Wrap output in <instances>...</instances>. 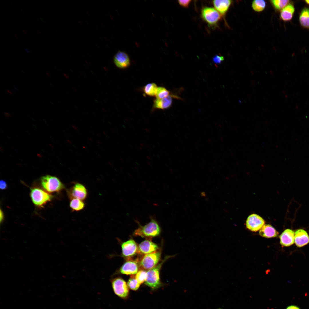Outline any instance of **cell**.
I'll return each instance as SVG.
<instances>
[{"label":"cell","instance_id":"cell-3","mask_svg":"<svg viewBox=\"0 0 309 309\" xmlns=\"http://www.w3.org/2000/svg\"><path fill=\"white\" fill-rule=\"evenodd\" d=\"M40 181L42 187L49 193L59 192L65 188L64 184L55 176L48 175L43 176Z\"/></svg>","mask_w":309,"mask_h":309},{"label":"cell","instance_id":"cell-9","mask_svg":"<svg viewBox=\"0 0 309 309\" xmlns=\"http://www.w3.org/2000/svg\"><path fill=\"white\" fill-rule=\"evenodd\" d=\"M263 219L259 215L253 214L247 217L246 224L247 227L251 231L256 232L260 230L264 225Z\"/></svg>","mask_w":309,"mask_h":309},{"label":"cell","instance_id":"cell-7","mask_svg":"<svg viewBox=\"0 0 309 309\" xmlns=\"http://www.w3.org/2000/svg\"><path fill=\"white\" fill-rule=\"evenodd\" d=\"M161 255L160 251H157L145 254L140 261V265L145 270H149L157 266L159 261Z\"/></svg>","mask_w":309,"mask_h":309},{"label":"cell","instance_id":"cell-2","mask_svg":"<svg viewBox=\"0 0 309 309\" xmlns=\"http://www.w3.org/2000/svg\"><path fill=\"white\" fill-rule=\"evenodd\" d=\"M170 256H167L160 263L147 272V277L145 284L153 290L157 289L161 285L159 273L163 263Z\"/></svg>","mask_w":309,"mask_h":309},{"label":"cell","instance_id":"cell-5","mask_svg":"<svg viewBox=\"0 0 309 309\" xmlns=\"http://www.w3.org/2000/svg\"><path fill=\"white\" fill-rule=\"evenodd\" d=\"M30 196L33 203L38 207L43 206L53 198L52 195L38 187L31 189Z\"/></svg>","mask_w":309,"mask_h":309},{"label":"cell","instance_id":"cell-17","mask_svg":"<svg viewBox=\"0 0 309 309\" xmlns=\"http://www.w3.org/2000/svg\"><path fill=\"white\" fill-rule=\"evenodd\" d=\"M215 9L222 16H224L231 3L230 0H215L212 1Z\"/></svg>","mask_w":309,"mask_h":309},{"label":"cell","instance_id":"cell-30","mask_svg":"<svg viewBox=\"0 0 309 309\" xmlns=\"http://www.w3.org/2000/svg\"><path fill=\"white\" fill-rule=\"evenodd\" d=\"M7 187V184L6 182L2 180L0 181V188L2 190L6 189Z\"/></svg>","mask_w":309,"mask_h":309},{"label":"cell","instance_id":"cell-32","mask_svg":"<svg viewBox=\"0 0 309 309\" xmlns=\"http://www.w3.org/2000/svg\"><path fill=\"white\" fill-rule=\"evenodd\" d=\"M286 309H300V308L295 306L292 305L288 307Z\"/></svg>","mask_w":309,"mask_h":309},{"label":"cell","instance_id":"cell-28","mask_svg":"<svg viewBox=\"0 0 309 309\" xmlns=\"http://www.w3.org/2000/svg\"><path fill=\"white\" fill-rule=\"evenodd\" d=\"M224 59L223 56L219 55H216L213 58V62L215 64H218L221 63Z\"/></svg>","mask_w":309,"mask_h":309},{"label":"cell","instance_id":"cell-31","mask_svg":"<svg viewBox=\"0 0 309 309\" xmlns=\"http://www.w3.org/2000/svg\"><path fill=\"white\" fill-rule=\"evenodd\" d=\"M4 219V215L3 213L1 210L0 209V223H1L3 221Z\"/></svg>","mask_w":309,"mask_h":309},{"label":"cell","instance_id":"cell-27","mask_svg":"<svg viewBox=\"0 0 309 309\" xmlns=\"http://www.w3.org/2000/svg\"><path fill=\"white\" fill-rule=\"evenodd\" d=\"M147 277V272L144 270H139L138 272L135 276V278L140 284L144 282H145Z\"/></svg>","mask_w":309,"mask_h":309},{"label":"cell","instance_id":"cell-21","mask_svg":"<svg viewBox=\"0 0 309 309\" xmlns=\"http://www.w3.org/2000/svg\"><path fill=\"white\" fill-rule=\"evenodd\" d=\"M70 207L73 211H79L85 207V204L83 200L76 198L70 199Z\"/></svg>","mask_w":309,"mask_h":309},{"label":"cell","instance_id":"cell-13","mask_svg":"<svg viewBox=\"0 0 309 309\" xmlns=\"http://www.w3.org/2000/svg\"><path fill=\"white\" fill-rule=\"evenodd\" d=\"M294 241L296 246L301 247L309 243V236L305 230L298 229L294 233Z\"/></svg>","mask_w":309,"mask_h":309},{"label":"cell","instance_id":"cell-8","mask_svg":"<svg viewBox=\"0 0 309 309\" xmlns=\"http://www.w3.org/2000/svg\"><path fill=\"white\" fill-rule=\"evenodd\" d=\"M68 194L70 199L76 198L82 200L86 199L88 191L86 187L82 184L75 183L67 191Z\"/></svg>","mask_w":309,"mask_h":309},{"label":"cell","instance_id":"cell-18","mask_svg":"<svg viewBox=\"0 0 309 309\" xmlns=\"http://www.w3.org/2000/svg\"><path fill=\"white\" fill-rule=\"evenodd\" d=\"M259 233L261 236L266 238L276 237L279 234L276 229L269 224L264 225L260 230Z\"/></svg>","mask_w":309,"mask_h":309},{"label":"cell","instance_id":"cell-4","mask_svg":"<svg viewBox=\"0 0 309 309\" xmlns=\"http://www.w3.org/2000/svg\"><path fill=\"white\" fill-rule=\"evenodd\" d=\"M201 16L209 26L214 27L217 26L222 15L214 8L205 7L202 9Z\"/></svg>","mask_w":309,"mask_h":309},{"label":"cell","instance_id":"cell-1","mask_svg":"<svg viewBox=\"0 0 309 309\" xmlns=\"http://www.w3.org/2000/svg\"><path fill=\"white\" fill-rule=\"evenodd\" d=\"M139 227L133 233L134 236L142 237H153L159 235L161 228L156 221L151 217L150 221L144 226L139 225Z\"/></svg>","mask_w":309,"mask_h":309},{"label":"cell","instance_id":"cell-16","mask_svg":"<svg viewBox=\"0 0 309 309\" xmlns=\"http://www.w3.org/2000/svg\"><path fill=\"white\" fill-rule=\"evenodd\" d=\"M138 266L137 263L133 261H128L125 263L121 267L120 272L126 275H133L138 272Z\"/></svg>","mask_w":309,"mask_h":309},{"label":"cell","instance_id":"cell-10","mask_svg":"<svg viewBox=\"0 0 309 309\" xmlns=\"http://www.w3.org/2000/svg\"><path fill=\"white\" fill-rule=\"evenodd\" d=\"M121 247L122 255L126 257L132 256L138 252V247L136 242L132 239L123 242Z\"/></svg>","mask_w":309,"mask_h":309},{"label":"cell","instance_id":"cell-26","mask_svg":"<svg viewBox=\"0 0 309 309\" xmlns=\"http://www.w3.org/2000/svg\"><path fill=\"white\" fill-rule=\"evenodd\" d=\"M140 284L135 278H130L127 283L128 288L134 291H136L139 288Z\"/></svg>","mask_w":309,"mask_h":309},{"label":"cell","instance_id":"cell-14","mask_svg":"<svg viewBox=\"0 0 309 309\" xmlns=\"http://www.w3.org/2000/svg\"><path fill=\"white\" fill-rule=\"evenodd\" d=\"M172 97L178 99V96L170 95L162 99L156 98L153 101L154 108L164 109L169 108L172 103Z\"/></svg>","mask_w":309,"mask_h":309},{"label":"cell","instance_id":"cell-25","mask_svg":"<svg viewBox=\"0 0 309 309\" xmlns=\"http://www.w3.org/2000/svg\"><path fill=\"white\" fill-rule=\"evenodd\" d=\"M170 92L165 88L159 87L157 88L155 97L156 98L162 99L170 95Z\"/></svg>","mask_w":309,"mask_h":309},{"label":"cell","instance_id":"cell-20","mask_svg":"<svg viewBox=\"0 0 309 309\" xmlns=\"http://www.w3.org/2000/svg\"><path fill=\"white\" fill-rule=\"evenodd\" d=\"M301 25L303 27L309 28V9L305 7L302 10L299 17Z\"/></svg>","mask_w":309,"mask_h":309},{"label":"cell","instance_id":"cell-24","mask_svg":"<svg viewBox=\"0 0 309 309\" xmlns=\"http://www.w3.org/2000/svg\"><path fill=\"white\" fill-rule=\"evenodd\" d=\"M270 1L275 8L278 10H282L289 2L287 0H273Z\"/></svg>","mask_w":309,"mask_h":309},{"label":"cell","instance_id":"cell-23","mask_svg":"<svg viewBox=\"0 0 309 309\" xmlns=\"http://www.w3.org/2000/svg\"><path fill=\"white\" fill-rule=\"evenodd\" d=\"M266 6V2L264 0H255L253 1L252 6L253 9L257 12L263 11Z\"/></svg>","mask_w":309,"mask_h":309},{"label":"cell","instance_id":"cell-22","mask_svg":"<svg viewBox=\"0 0 309 309\" xmlns=\"http://www.w3.org/2000/svg\"><path fill=\"white\" fill-rule=\"evenodd\" d=\"M158 87L154 83H148L143 87V92L146 95L150 96H155Z\"/></svg>","mask_w":309,"mask_h":309},{"label":"cell","instance_id":"cell-11","mask_svg":"<svg viewBox=\"0 0 309 309\" xmlns=\"http://www.w3.org/2000/svg\"><path fill=\"white\" fill-rule=\"evenodd\" d=\"M114 62L116 66L121 69L127 68L130 65V60L128 55L122 51H118L116 54Z\"/></svg>","mask_w":309,"mask_h":309},{"label":"cell","instance_id":"cell-33","mask_svg":"<svg viewBox=\"0 0 309 309\" xmlns=\"http://www.w3.org/2000/svg\"><path fill=\"white\" fill-rule=\"evenodd\" d=\"M305 1L306 3L309 4V0H306Z\"/></svg>","mask_w":309,"mask_h":309},{"label":"cell","instance_id":"cell-19","mask_svg":"<svg viewBox=\"0 0 309 309\" xmlns=\"http://www.w3.org/2000/svg\"><path fill=\"white\" fill-rule=\"evenodd\" d=\"M295 11L293 5L289 4L282 10L280 13V17L284 21L290 20L292 19Z\"/></svg>","mask_w":309,"mask_h":309},{"label":"cell","instance_id":"cell-12","mask_svg":"<svg viewBox=\"0 0 309 309\" xmlns=\"http://www.w3.org/2000/svg\"><path fill=\"white\" fill-rule=\"evenodd\" d=\"M281 245L285 247L290 246L295 243L294 232L290 229L285 230L279 236Z\"/></svg>","mask_w":309,"mask_h":309},{"label":"cell","instance_id":"cell-29","mask_svg":"<svg viewBox=\"0 0 309 309\" xmlns=\"http://www.w3.org/2000/svg\"><path fill=\"white\" fill-rule=\"evenodd\" d=\"M191 0H178V2L179 4L181 6L184 7H188L190 4Z\"/></svg>","mask_w":309,"mask_h":309},{"label":"cell","instance_id":"cell-6","mask_svg":"<svg viewBox=\"0 0 309 309\" xmlns=\"http://www.w3.org/2000/svg\"><path fill=\"white\" fill-rule=\"evenodd\" d=\"M112 286L114 293L118 297L125 298L129 294L128 287L125 281L120 277H116L111 280Z\"/></svg>","mask_w":309,"mask_h":309},{"label":"cell","instance_id":"cell-15","mask_svg":"<svg viewBox=\"0 0 309 309\" xmlns=\"http://www.w3.org/2000/svg\"><path fill=\"white\" fill-rule=\"evenodd\" d=\"M159 247L157 245L149 240H146L141 242L138 246V252L148 254L156 251Z\"/></svg>","mask_w":309,"mask_h":309}]
</instances>
